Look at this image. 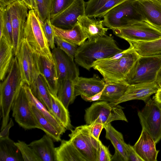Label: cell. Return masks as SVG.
<instances>
[{
	"instance_id": "obj_26",
	"label": "cell",
	"mask_w": 161,
	"mask_h": 161,
	"mask_svg": "<svg viewBox=\"0 0 161 161\" xmlns=\"http://www.w3.org/2000/svg\"><path fill=\"white\" fill-rule=\"evenodd\" d=\"M49 93L51 104L50 113L66 130H71L73 126L71 124L68 109L57 96L54 95L50 91Z\"/></svg>"
},
{
	"instance_id": "obj_37",
	"label": "cell",
	"mask_w": 161,
	"mask_h": 161,
	"mask_svg": "<svg viewBox=\"0 0 161 161\" xmlns=\"http://www.w3.org/2000/svg\"><path fill=\"white\" fill-rule=\"evenodd\" d=\"M52 0H35L36 9L35 13L42 24L47 18L50 19Z\"/></svg>"
},
{
	"instance_id": "obj_52",
	"label": "cell",
	"mask_w": 161,
	"mask_h": 161,
	"mask_svg": "<svg viewBox=\"0 0 161 161\" xmlns=\"http://www.w3.org/2000/svg\"><path fill=\"white\" fill-rule=\"evenodd\" d=\"M161 3V0H158Z\"/></svg>"
},
{
	"instance_id": "obj_39",
	"label": "cell",
	"mask_w": 161,
	"mask_h": 161,
	"mask_svg": "<svg viewBox=\"0 0 161 161\" xmlns=\"http://www.w3.org/2000/svg\"><path fill=\"white\" fill-rule=\"evenodd\" d=\"M55 42L57 47H59L71 58L74 59L78 47V46L56 36L55 37Z\"/></svg>"
},
{
	"instance_id": "obj_11",
	"label": "cell",
	"mask_w": 161,
	"mask_h": 161,
	"mask_svg": "<svg viewBox=\"0 0 161 161\" xmlns=\"http://www.w3.org/2000/svg\"><path fill=\"white\" fill-rule=\"evenodd\" d=\"M145 103L143 108L138 111V115L142 129L157 143L161 139V103L153 97Z\"/></svg>"
},
{
	"instance_id": "obj_43",
	"label": "cell",
	"mask_w": 161,
	"mask_h": 161,
	"mask_svg": "<svg viewBox=\"0 0 161 161\" xmlns=\"http://www.w3.org/2000/svg\"><path fill=\"white\" fill-rule=\"evenodd\" d=\"M99 142V151L97 161H111L112 156L108 148L104 145L100 140Z\"/></svg>"
},
{
	"instance_id": "obj_16",
	"label": "cell",
	"mask_w": 161,
	"mask_h": 161,
	"mask_svg": "<svg viewBox=\"0 0 161 161\" xmlns=\"http://www.w3.org/2000/svg\"><path fill=\"white\" fill-rule=\"evenodd\" d=\"M143 21L161 31V3L158 0H135Z\"/></svg>"
},
{
	"instance_id": "obj_24",
	"label": "cell",
	"mask_w": 161,
	"mask_h": 161,
	"mask_svg": "<svg viewBox=\"0 0 161 161\" xmlns=\"http://www.w3.org/2000/svg\"><path fill=\"white\" fill-rule=\"evenodd\" d=\"M52 27L55 36L78 46L81 45L88 38L78 23L69 29H61L53 25Z\"/></svg>"
},
{
	"instance_id": "obj_1",
	"label": "cell",
	"mask_w": 161,
	"mask_h": 161,
	"mask_svg": "<svg viewBox=\"0 0 161 161\" xmlns=\"http://www.w3.org/2000/svg\"><path fill=\"white\" fill-rule=\"evenodd\" d=\"M123 50L111 34L106 35L96 40L85 41L78 47L74 59L79 65L89 70L95 61L109 58Z\"/></svg>"
},
{
	"instance_id": "obj_6",
	"label": "cell",
	"mask_w": 161,
	"mask_h": 161,
	"mask_svg": "<svg viewBox=\"0 0 161 161\" xmlns=\"http://www.w3.org/2000/svg\"><path fill=\"white\" fill-rule=\"evenodd\" d=\"M123 108L119 104L106 101L94 103L86 109L84 119L87 125L95 122L104 125L117 120L128 122Z\"/></svg>"
},
{
	"instance_id": "obj_19",
	"label": "cell",
	"mask_w": 161,
	"mask_h": 161,
	"mask_svg": "<svg viewBox=\"0 0 161 161\" xmlns=\"http://www.w3.org/2000/svg\"><path fill=\"white\" fill-rule=\"evenodd\" d=\"M153 138L144 129H142L138 140L133 146L143 161H157L159 151L156 147Z\"/></svg>"
},
{
	"instance_id": "obj_45",
	"label": "cell",
	"mask_w": 161,
	"mask_h": 161,
	"mask_svg": "<svg viewBox=\"0 0 161 161\" xmlns=\"http://www.w3.org/2000/svg\"><path fill=\"white\" fill-rule=\"evenodd\" d=\"M128 161H143L134 149L133 147L129 144H126Z\"/></svg>"
},
{
	"instance_id": "obj_12",
	"label": "cell",
	"mask_w": 161,
	"mask_h": 161,
	"mask_svg": "<svg viewBox=\"0 0 161 161\" xmlns=\"http://www.w3.org/2000/svg\"><path fill=\"white\" fill-rule=\"evenodd\" d=\"M111 29L116 36L127 42H149L161 37V31L143 21Z\"/></svg>"
},
{
	"instance_id": "obj_31",
	"label": "cell",
	"mask_w": 161,
	"mask_h": 161,
	"mask_svg": "<svg viewBox=\"0 0 161 161\" xmlns=\"http://www.w3.org/2000/svg\"><path fill=\"white\" fill-rule=\"evenodd\" d=\"M30 87L34 96L50 112L51 104L50 91L43 77L41 74Z\"/></svg>"
},
{
	"instance_id": "obj_51",
	"label": "cell",
	"mask_w": 161,
	"mask_h": 161,
	"mask_svg": "<svg viewBox=\"0 0 161 161\" xmlns=\"http://www.w3.org/2000/svg\"><path fill=\"white\" fill-rule=\"evenodd\" d=\"M156 82L159 88H161V68L158 74Z\"/></svg>"
},
{
	"instance_id": "obj_22",
	"label": "cell",
	"mask_w": 161,
	"mask_h": 161,
	"mask_svg": "<svg viewBox=\"0 0 161 161\" xmlns=\"http://www.w3.org/2000/svg\"><path fill=\"white\" fill-rule=\"evenodd\" d=\"M54 142L50 136L46 134L40 139L33 141L29 145L41 161H56Z\"/></svg>"
},
{
	"instance_id": "obj_36",
	"label": "cell",
	"mask_w": 161,
	"mask_h": 161,
	"mask_svg": "<svg viewBox=\"0 0 161 161\" xmlns=\"http://www.w3.org/2000/svg\"><path fill=\"white\" fill-rule=\"evenodd\" d=\"M15 144L19 149L24 161H41L33 149L25 142L18 140Z\"/></svg>"
},
{
	"instance_id": "obj_28",
	"label": "cell",
	"mask_w": 161,
	"mask_h": 161,
	"mask_svg": "<svg viewBox=\"0 0 161 161\" xmlns=\"http://www.w3.org/2000/svg\"><path fill=\"white\" fill-rule=\"evenodd\" d=\"M13 46L3 36L0 38V79L5 78L14 58Z\"/></svg>"
},
{
	"instance_id": "obj_47",
	"label": "cell",
	"mask_w": 161,
	"mask_h": 161,
	"mask_svg": "<svg viewBox=\"0 0 161 161\" xmlns=\"http://www.w3.org/2000/svg\"><path fill=\"white\" fill-rule=\"evenodd\" d=\"M103 89L95 95L89 97L83 96H81V98L86 101L92 102L96 101H100Z\"/></svg>"
},
{
	"instance_id": "obj_25",
	"label": "cell",
	"mask_w": 161,
	"mask_h": 161,
	"mask_svg": "<svg viewBox=\"0 0 161 161\" xmlns=\"http://www.w3.org/2000/svg\"><path fill=\"white\" fill-rule=\"evenodd\" d=\"M55 152L56 161H86L70 140H62Z\"/></svg>"
},
{
	"instance_id": "obj_49",
	"label": "cell",
	"mask_w": 161,
	"mask_h": 161,
	"mask_svg": "<svg viewBox=\"0 0 161 161\" xmlns=\"http://www.w3.org/2000/svg\"><path fill=\"white\" fill-rule=\"evenodd\" d=\"M18 0H0V7L7 6Z\"/></svg>"
},
{
	"instance_id": "obj_33",
	"label": "cell",
	"mask_w": 161,
	"mask_h": 161,
	"mask_svg": "<svg viewBox=\"0 0 161 161\" xmlns=\"http://www.w3.org/2000/svg\"><path fill=\"white\" fill-rule=\"evenodd\" d=\"M75 82L68 79L59 81L57 97L68 109L69 105L74 102L76 97L74 93Z\"/></svg>"
},
{
	"instance_id": "obj_10",
	"label": "cell",
	"mask_w": 161,
	"mask_h": 161,
	"mask_svg": "<svg viewBox=\"0 0 161 161\" xmlns=\"http://www.w3.org/2000/svg\"><path fill=\"white\" fill-rule=\"evenodd\" d=\"M11 110L12 116L15 121L25 130L37 128L43 130L33 113L23 85L13 103Z\"/></svg>"
},
{
	"instance_id": "obj_18",
	"label": "cell",
	"mask_w": 161,
	"mask_h": 161,
	"mask_svg": "<svg viewBox=\"0 0 161 161\" xmlns=\"http://www.w3.org/2000/svg\"><path fill=\"white\" fill-rule=\"evenodd\" d=\"M105 85L104 79H101L97 74L89 78L79 76L75 82V96H93L102 91Z\"/></svg>"
},
{
	"instance_id": "obj_4",
	"label": "cell",
	"mask_w": 161,
	"mask_h": 161,
	"mask_svg": "<svg viewBox=\"0 0 161 161\" xmlns=\"http://www.w3.org/2000/svg\"><path fill=\"white\" fill-rule=\"evenodd\" d=\"M24 38L38 55L55 64L43 30L42 23L34 10L31 9L28 12L24 28Z\"/></svg>"
},
{
	"instance_id": "obj_21",
	"label": "cell",
	"mask_w": 161,
	"mask_h": 161,
	"mask_svg": "<svg viewBox=\"0 0 161 161\" xmlns=\"http://www.w3.org/2000/svg\"><path fill=\"white\" fill-rule=\"evenodd\" d=\"M78 23L87 36L88 40H94L106 35L109 28H105L103 20L90 18L86 14L80 16Z\"/></svg>"
},
{
	"instance_id": "obj_30",
	"label": "cell",
	"mask_w": 161,
	"mask_h": 161,
	"mask_svg": "<svg viewBox=\"0 0 161 161\" xmlns=\"http://www.w3.org/2000/svg\"><path fill=\"white\" fill-rule=\"evenodd\" d=\"M129 85L124 81L106 83L100 101L110 103L116 102L123 96Z\"/></svg>"
},
{
	"instance_id": "obj_29",
	"label": "cell",
	"mask_w": 161,
	"mask_h": 161,
	"mask_svg": "<svg viewBox=\"0 0 161 161\" xmlns=\"http://www.w3.org/2000/svg\"><path fill=\"white\" fill-rule=\"evenodd\" d=\"M15 142L9 137L0 138V161H22Z\"/></svg>"
},
{
	"instance_id": "obj_32",
	"label": "cell",
	"mask_w": 161,
	"mask_h": 161,
	"mask_svg": "<svg viewBox=\"0 0 161 161\" xmlns=\"http://www.w3.org/2000/svg\"><path fill=\"white\" fill-rule=\"evenodd\" d=\"M128 42L140 56L161 54V37L149 42Z\"/></svg>"
},
{
	"instance_id": "obj_41",
	"label": "cell",
	"mask_w": 161,
	"mask_h": 161,
	"mask_svg": "<svg viewBox=\"0 0 161 161\" xmlns=\"http://www.w3.org/2000/svg\"><path fill=\"white\" fill-rule=\"evenodd\" d=\"M42 25L45 35L47 40L49 47L53 50L55 47V36L50 19H47L42 24Z\"/></svg>"
},
{
	"instance_id": "obj_14",
	"label": "cell",
	"mask_w": 161,
	"mask_h": 161,
	"mask_svg": "<svg viewBox=\"0 0 161 161\" xmlns=\"http://www.w3.org/2000/svg\"><path fill=\"white\" fill-rule=\"evenodd\" d=\"M86 2L84 0H75L65 10L51 19L52 24L64 29H72L78 23V18L85 14Z\"/></svg>"
},
{
	"instance_id": "obj_9",
	"label": "cell",
	"mask_w": 161,
	"mask_h": 161,
	"mask_svg": "<svg viewBox=\"0 0 161 161\" xmlns=\"http://www.w3.org/2000/svg\"><path fill=\"white\" fill-rule=\"evenodd\" d=\"M69 134V140L86 161H97L99 141L91 134L89 125L76 127Z\"/></svg>"
},
{
	"instance_id": "obj_7",
	"label": "cell",
	"mask_w": 161,
	"mask_h": 161,
	"mask_svg": "<svg viewBox=\"0 0 161 161\" xmlns=\"http://www.w3.org/2000/svg\"><path fill=\"white\" fill-rule=\"evenodd\" d=\"M135 0H126L108 11L103 17V25L111 29L143 21L134 4Z\"/></svg>"
},
{
	"instance_id": "obj_5",
	"label": "cell",
	"mask_w": 161,
	"mask_h": 161,
	"mask_svg": "<svg viewBox=\"0 0 161 161\" xmlns=\"http://www.w3.org/2000/svg\"><path fill=\"white\" fill-rule=\"evenodd\" d=\"M161 68V54L140 56L124 81L129 85L156 82Z\"/></svg>"
},
{
	"instance_id": "obj_50",
	"label": "cell",
	"mask_w": 161,
	"mask_h": 161,
	"mask_svg": "<svg viewBox=\"0 0 161 161\" xmlns=\"http://www.w3.org/2000/svg\"><path fill=\"white\" fill-rule=\"evenodd\" d=\"M153 97L156 101L161 103V88H159Z\"/></svg>"
},
{
	"instance_id": "obj_42",
	"label": "cell",
	"mask_w": 161,
	"mask_h": 161,
	"mask_svg": "<svg viewBox=\"0 0 161 161\" xmlns=\"http://www.w3.org/2000/svg\"><path fill=\"white\" fill-rule=\"evenodd\" d=\"M126 0H109L99 8L95 14L93 18H103L110 9Z\"/></svg>"
},
{
	"instance_id": "obj_23",
	"label": "cell",
	"mask_w": 161,
	"mask_h": 161,
	"mask_svg": "<svg viewBox=\"0 0 161 161\" xmlns=\"http://www.w3.org/2000/svg\"><path fill=\"white\" fill-rule=\"evenodd\" d=\"M40 73L43 77L50 92L57 96L59 86V79L55 64L45 58L39 56Z\"/></svg>"
},
{
	"instance_id": "obj_40",
	"label": "cell",
	"mask_w": 161,
	"mask_h": 161,
	"mask_svg": "<svg viewBox=\"0 0 161 161\" xmlns=\"http://www.w3.org/2000/svg\"><path fill=\"white\" fill-rule=\"evenodd\" d=\"M109 0H88L86 2L85 14L90 18H93L97 11Z\"/></svg>"
},
{
	"instance_id": "obj_13",
	"label": "cell",
	"mask_w": 161,
	"mask_h": 161,
	"mask_svg": "<svg viewBox=\"0 0 161 161\" xmlns=\"http://www.w3.org/2000/svg\"><path fill=\"white\" fill-rule=\"evenodd\" d=\"M8 6L13 29L14 54L16 56L24 38V28L28 14V8L21 0L16 1Z\"/></svg>"
},
{
	"instance_id": "obj_20",
	"label": "cell",
	"mask_w": 161,
	"mask_h": 161,
	"mask_svg": "<svg viewBox=\"0 0 161 161\" xmlns=\"http://www.w3.org/2000/svg\"><path fill=\"white\" fill-rule=\"evenodd\" d=\"M104 128L106 130V138L111 141L115 149L111 161H128L127 144L124 141L122 134L116 130L110 123L104 125Z\"/></svg>"
},
{
	"instance_id": "obj_35",
	"label": "cell",
	"mask_w": 161,
	"mask_h": 161,
	"mask_svg": "<svg viewBox=\"0 0 161 161\" xmlns=\"http://www.w3.org/2000/svg\"><path fill=\"white\" fill-rule=\"evenodd\" d=\"M0 16L2 17L3 21V31L2 33L0 34V38L3 36L13 46V29L10 12L8 5L3 7H0Z\"/></svg>"
},
{
	"instance_id": "obj_34",
	"label": "cell",
	"mask_w": 161,
	"mask_h": 161,
	"mask_svg": "<svg viewBox=\"0 0 161 161\" xmlns=\"http://www.w3.org/2000/svg\"><path fill=\"white\" fill-rule=\"evenodd\" d=\"M32 110L34 114L42 126L46 134L50 136L54 142L61 141V134L39 112L38 109L31 103Z\"/></svg>"
},
{
	"instance_id": "obj_2",
	"label": "cell",
	"mask_w": 161,
	"mask_h": 161,
	"mask_svg": "<svg viewBox=\"0 0 161 161\" xmlns=\"http://www.w3.org/2000/svg\"><path fill=\"white\" fill-rule=\"evenodd\" d=\"M140 56L130 45L128 51L121 58L98 60L94 62L92 68L100 73L106 83L124 81Z\"/></svg>"
},
{
	"instance_id": "obj_27",
	"label": "cell",
	"mask_w": 161,
	"mask_h": 161,
	"mask_svg": "<svg viewBox=\"0 0 161 161\" xmlns=\"http://www.w3.org/2000/svg\"><path fill=\"white\" fill-rule=\"evenodd\" d=\"M23 86L31 104L38 109L61 135L64 133L66 129L56 119L43 104L34 96L30 86L24 83Z\"/></svg>"
},
{
	"instance_id": "obj_8",
	"label": "cell",
	"mask_w": 161,
	"mask_h": 161,
	"mask_svg": "<svg viewBox=\"0 0 161 161\" xmlns=\"http://www.w3.org/2000/svg\"><path fill=\"white\" fill-rule=\"evenodd\" d=\"M23 82L30 86L40 74L39 56L31 48L24 38L17 55Z\"/></svg>"
},
{
	"instance_id": "obj_3",
	"label": "cell",
	"mask_w": 161,
	"mask_h": 161,
	"mask_svg": "<svg viewBox=\"0 0 161 161\" xmlns=\"http://www.w3.org/2000/svg\"><path fill=\"white\" fill-rule=\"evenodd\" d=\"M16 56L14 58L8 72L0 85L1 130L7 125L13 103L23 85Z\"/></svg>"
},
{
	"instance_id": "obj_48",
	"label": "cell",
	"mask_w": 161,
	"mask_h": 161,
	"mask_svg": "<svg viewBox=\"0 0 161 161\" xmlns=\"http://www.w3.org/2000/svg\"><path fill=\"white\" fill-rule=\"evenodd\" d=\"M28 7L30 10L33 9L35 11L36 9V6L35 0H21Z\"/></svg>"
},
{
	"instance_id": "obj_46",
	"label": "cell",
	"mask_w": 161,
	"mask_h": 161,
	"mask_svg": "<svg viewBox=\"0 0 161 161\" xmlns=\"http://www.w3.org/2000/svg\"><path fill=\"white\" fill-rule=\"evenodd\" d=\"M14 125L13 119L11 118L6 126L2 130L0 133V138L9 137V130Z\"/></svg>"
},
{
	"instance_id": "obj_15",
	"label": "cell",
	"mask_w": 161,
	"mask_h": 161,
	"mask_svg": "<svg viewBox=\"0 0 161 161\" xmlns=\"http://www.w3.org/2000/svg\"><path fill=\"white\" fill-rule=\"evenodd\" d=\"M53 57L56 66L59 81L68 79L75 81L79 77V71L74 59L59 47L52 50Z\"/></svg>"
},
{
	"instance_id": "obj_17",
	"label": "cell",
	"mask_w": 161,
	"mask_h": 161,
	"mask_svg": "<svg viewBox=\"0 0 161 161\" xmlns=\"http://www.w3.org/2000/svg\"><path fill=\"white\" fill-rule=\"evenodd\" d=\"M159 87L156 82L129 85L123 96L114 102V105L134 100H140L146 103L152 95L156 93Z\"/></svg>"
},
{
	"instance_id": "obj_44",
	"label": "cell",
	"mask_w": 161,
	"mask_h": 161,
	"mask_svg": "<svg viewBox=\"0 0 161 161\" xmlns=\"http://www.w3.org/2000/svg\"><path fill=\"white\" fill-rule=\"evenodd\" d=\"M90 131L91 134L97 140L99 141L101 132L104 125L101 123L93 122L89 125Z\"/></svg>"
},
{
	"instance_id": "obj_38",
	"label": "cell",
	"mask_w": 161,
	"mask_h": 161,
	"mask_svg": "<svg viewBox=\"0 0 161 161\" xmlns=\"http://www.w3.org/2000/svg\"><path fill=\"white\" fill-rule=\"evenodd\" d=\"M75 0H52L50 14V19L58 16L70 6Z\"/></svg>"
}]
</instances>
